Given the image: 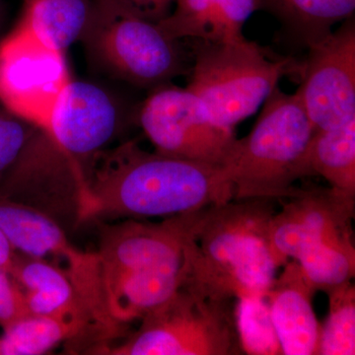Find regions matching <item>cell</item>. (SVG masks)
I'll list each match as a JSON object with an SVG mask.
<instances>
[{
  "label": "cell",
  "instance_id": "cell-1",
  "mask_svg": "<svg viewBox=\"0 0 355 355\" xmlns=\"http://www.w3.org/2000/svg\"><path fill=\"white\" fill-rule=\"evenodd\" d=\"M234 200L221 166L144 150L135 140L95 159L79 224L106 218L171 217Z\"/></svg>",
  "mask_w": 355,
  "mask_h": 355
},
{
  "label": "cell",
  "instance_id": "cell-2",
  "mask_svg": "<svg viewBox=\"0 0 355 355\" xmlns=\"http://www.w3.org/2000/svg\"><path fill=\"white\" fill-rule=\"evenodd\" d=\"M275 198L232 200L198 211L184 245V287L214 300L266 297L277 266L268 228Z\"/></svg>",
  "mask_w": 355,
  "mask_h": 355
},
{
  "label": "cell",
  "instance_id": "cell-3",
  "mask_svg": "<svg viewBox=\"0 0 355 355\" xmlns=\"http://www.w3.org/2000/svg\"><path fill=\"white\" fill-rule=\"evenodd\" d=\"M314 132L297 93L275 87L253 130L236 139L221 164L234 200L288 197L305 178L304 156Z\"/></svg>",
  "mask_w": 355,
  "mask_h": 355
},
{
  "label": "cell",
  "instance_id": "cell-4",
  "mask_svg": "<svg viewBox=\"0 0 355 355\" xmlns=\"http://www.w3.org/2000/svg\"><path fill=\"white\" fill-rule=\"evenodd\" d=\"M187 90L221 125H236L256 113L280 79L302 64L291 58H270L260 44L245 38L198 41Z\"/></svg>",
  "mask_w": 355,
  "mask_h": 355
},
{
  "label": "cell",
  "instance_id": "cell-5",
  "mask_svg": "<svg viewBox=\"0 0 355 355\" xmlns=\"http://www.w3.org/2000/svg\"><path fill=\"white\" fill-rule=\"evenodd\" d=\"M79 42L96 67L139 87H159L184 71L179 41L116 0H93Z\"/></svg>",
  "mask_w": 355,
  "mask_h": 355
},
{
  "label": "cell",
  "instance_id": "cell-6",
  "mask_svg": "<svg viewBox=\"0 0 355 355\" xmlns=\"http://www.w3.org/2000/svg\"><path fill=\"white\" fill-rule=\"evenodd\" d=\"M229 300H214L182 286L165 304L142 318L121 345L96 354L235 355L243 349Z\"/></svg>",
  "mask_w": 355,
  "mask_h": 355
},
{
  "label": "cell",
  "instance_id": "cell-7",
  "mask_svg": "<svg viewBox=\"0 0 355 355\" xmlns=\"http://www.w3.org/2000/svg\"><path fill=\"white\" fill-rule=\"evenodd\" d=\"M70 80L64 51L43 41L24 21L0 41V103L37 128L48 130Z\"/></svg>",
  "mask_w": 355,
  "mask_h": 355
},
{
  "label": "cell",
  "instance_id": "cell-8",
  "mask_svg": "<svg viewBox=\"0 0 355 355\" xmlns=\"http://www.w3.org/2000/svg\"><path fill=\"white\" fill-rule=\"evenodd\" d=\"M268 228L270 253L277 268L289 259L297 261L306 254L324 249L355 251L352 219L355 197L333 188L294 189L288 197L277 200Z\"/></svg>",
  "mask_w": 355,
  "mask_h": 355
},
{
  "label": "cell",
  "instance_id": "cell-9",
  "mask_svg": "<svg viewBox=\"0 0 355 355\" xmlns=\"http://www.w3.org/2000/svg\"><path fill=\"white\" fill-rule=\"evenodd\" d=\"M139 121L156 153L209 164L221 166L237 139L193 93L168 83L153 89Z\"/></svg>",
  "mask_w": 355,
  "mask_h": 355
},
{
  "label": "cell",
  "instance_id": "cell-10",
  "mask_svg": "<svg viewBox=\"0 0 355 355\" xmlns=\"http://www.w3.org/2000/svg\"><path fill=\"white\" fill-rule=\"evenodd\" d=\"M302 83L296 91L316 130L340 127L355 119L354 17L307 46Z\"/></svg>",
  "mask_w": 355,
  "mask_h": 355
},
{
  "label": "cell",
  "instance_id": "cell-11",
  "mask_svg": "<svg viewBox=\"0 0 355 355\" xmlns=\"http://www.w3.org/2000/svg\"><path fill=\"white\" fill-rule=\"evenodd\" d=\"M198 211L167 217L160 223L135 219L100 223L96 253L101 263L103 282L121 273L182 263L184 242Z\"/></svg>",
  "mask_w": 355,
  "mask_h": 355
},
{
  "label": "cell",
  "instance_id": "cell-12",
  "mask_svg": "<svg viewBox=\"0 0 355 355\" xmlns=\"http://www.w3.org/2000/svg\"><path fill=\"white\" fill-rule=\"evenodd\" d=\"M315 289L297 261H287L266 293L282 354L318 355L321 326L312 298Z\"/></svg>",
  "mask_w": 355,
  "mask_h": 355
},
{
  "label": "cell",
  "instance_id": "cell-13",
  "mask_svg": "<svg viewBox=\"0 0 355 355\" xmlns=\"http://www.w3.org/2000/svg\"><path fill=\"white\" fill-rule=\"evenodd\" d=\"M9 273L24 291L30 314L81 320L92 327L101 345H105L78 292L62 268L16 252Z\"/></svg>",
  "mask_w": 355,
  "mask_h": 355
},
{
  "label": "cell",
  "instance_id": "cell-14",
  "mask_svg": "<svg viewBox=\"0 0 355 355\" xmlns=\"http://www.w3.org/2000/svg\"><path fill=\"white\" fill-rule=\"evenodd\" d=\"M180 263L121 273L104 279L107 307L112 320L125 324L141 320L170 300L184 284Z\"/></svg>",
  "mask_w": 355,
  "mask_h": 355
},
{
  "label": "cell",
  "instance_id": "cell-15",
  "mask_svg": "<svg viewBox=\"0 0 355 355\" xmlns=\"http://www.w3.org/2000/svg\"><path fill=\"white\" fill-rule=\"evenodd\" d=\"M175 9L159 21L169 38L226 42L242 38L243 26L258 10L257 0H175Z\"/></svg>",
  "mask_w": 355,
  "mask_h": 355
},
{
  "label": "cell",
  "instance_id": "cell-16",
  "mask_svg": "<svg viewBox=\"0 0 355 355\" xmlns=\"http://www.w3.org/2000/svg\"><path fill=\"white\" fill-rule=\"evenodd\" d=\"M81 338L93 343L91 350L101 345L92 327L81 320L30 314L3 329L0 355L44 354L60 343Z\"/></svg>",
  "mask_w": 355,
  "mask_h": 355
},
{
  "label": "cell",
  "instance_id": "cell-17",
  "mask_svg": "<svg viewBox=\"0 0 355 355\" xmlns=\"http://www.w3.org/2000/svg\"><path fill=\"white\" fill-rule=\"evenodd\" d=\"M304 175L324 178L331 188L355 197V119L314 132L304 156Z\"/></svg>",
  "mask_w": 355,
  "mask_h": 355
},
{
  "label": "cell",
  "instance_id": "cell-18",
  "mask_svg": "<svg viewBox=\"0 0 355 355\" xmlns=\"http://www.w3.org/2000/svg\"><path fill=\"white\" fill-rule=\"evenodd\" d=\"M304 46L324 38L338 23L354 17L355 0H257Z\"/></svg>",
  "mask_w": 355,
  "mask_h": 355
},
{
  "label": "cell",
  "instance_id": "cell-19",
  "mask_svg": "<svg viewBox=\"0 0 355 355\" xmlns=\"http://www.w3.org/2000/svg\"><path fill=\"white\" fill-rule=\"evenodd\" d=\"M92 7L93 0H24L21 20L46 43L65 51L80 41Z\"/></svg>",
  "mask_w": 355,
  "mask_h": 355
},
{
  "label": "cell",
  "instance_id": "cell-20",
  "mask_svg": "<svg viewBox=\"0 0 355 355\" xmlns=\"http://www.w3.org/2000/svg\"><path fill=\"white\" fill-rule=\"evenodd\" d=\"M326 293L329 295V315L321 327L318 355H354V284L349 280Z\"/></svg>",
  "mask_w": 355,
  "mask_h": 355
},
{
  "label": "cell",
  "instance_id": "cell-21",
  "mask_svg": "<svg viewBox=\"0 0 355 355\" xmlns=\"http://www.w3.org/2000/svg\"><path fill=\"white\" fill-rule=\"evenodd\" d=\"M238 300L234 315L243 352L249 354H282L266 298L249 296Z\"/></svg>",
  "mask_w": 355,
  "mask_h": 355
},
{
  "label": "cell",
  "instance_id": "cell-22",
  "mask_svg": "<svg viewBox=\"0 0 355 355\" xmlns=\"http://www.w3.org/2000/svg\"><path fill=\"white\" fill-rule=\"evenodd\" d=\"M37 128L0 103V183L15 164Z\"/></svg>",
  "mask_w": 355,
  "mask_h": 355
},
{
  "label": "cell",
  "instance_id": "cell-23",
  "mask_svg": "<svg viewBox=\"0 0 355 355\" xmlns=\"http://www.w3.org/2000/svg\"><path fill=\"white\" fill-rule=\"evenodd\" d=\"M28 315L24 291L10 273L0 270V327L6 329Z\"/></svg>",
  "mask_w": 355,
  "mask_h": 355
},
{
  "label": "cell",
  "instance_id": "cell-24",
  "mask_svg": "<svg viewBox=\"0 0 355 355\" xmlns=\"http://www.w3.org/2000/svg\"><path fill=\"white\" fill-rule=\"evenodd\" d=\"M141 17L158 23L170 13L175 0H116Z\"/></svg>",
  "mask_w": 355,
  "mask_h": 355
},
{
  "label": "cell",
  "instance_id": "cell-25",
  "mask_svg": "<svg viewBox=\"0 0 355 355\" xmlns=\"http://www.w3.org/2000/svg\"><path fill=\"white\" fill-rule=\"evenodd\" d=\"M16 251L0 227V270L9 272Z\"/></svg>",
  "mask_w": 355,
  "mask_h": 355
},
{
  "label": "cell",
  "instance_id": "cell-26",
  "mask_svg": "<svg viewBox=\"0 0 355 355\" xmlns=\"http://www.w3.org/2000/svg\"><path fill=\"white\" fill-rule=\"evenodd\" d=\"M2 22V6H1V2H0V26H1Z\"/></svg>",
  "mask_w": 355,
  "mask_h": 355
}]
</instances>
